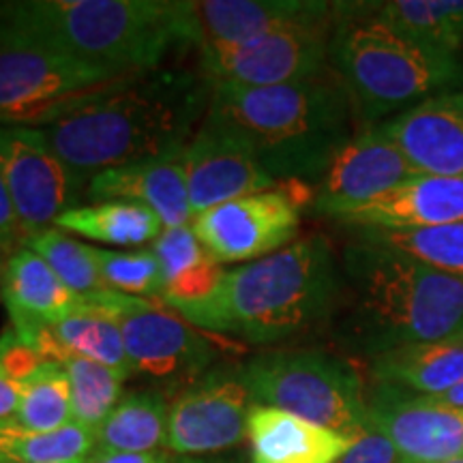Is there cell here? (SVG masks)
I'll return each mask as SVG.
<instances>
[{
	"instance_id": "1",
	"label": "cell",
	"mask_w": 463,
	"mask_h": 463,
	"mask_svg": "<svg viewBox=\"0 0 463 463\" xmlns=\"http://www.w3.org/2000/svg\"><path fill=\"white\" fill-rule=\"evenodd\" d=\"M213 84L187 69H155L120 80L56 120L34 127L78 176L109 167L181 159L200 129Z\"/></svg>"
},
{
	"instance_id": "2",
	"label": "cell",
	"mask_w": 463,
	"mask_h": 463,
	"mask_svg": "<svg viewBox=\"0 0 463 463\" xmlns=\"http://www.w3.org/2000/svg\"><path fill=\"white\" fill-rule=\"evenodd\" d=\"M339 347L364 358L463 335V283L395 249L356 239L339 260L331 320Z\"/></svg>"
},
{
	"instance_id": "3",
	"label": "cell",
	"mask_w": 463,
	"mask_h": 463,
	"mask_svg": "<svg viewBox=\"0 0 463 463\" xmlns=\"http://www.w3.org/2000/svg\"><path fill=\"white\" fill-rule=\"evenodd\" d=\"M337 298V258L326 236L311 234L228 270L215 297L181 316L202 331L273 345L331 326Z\"/></svg>"
},
{
	"instance_id": "4",
	"label": "cell",
	"mask_w": 463,
	"mask_h": 463,
	"mask_svg": "<svg viewBox=\"0 0 463 463\" xmlns=\"http://www.w3.org/2000/svg\"><path fill=\"white\" fill-rule=\"evenodd\" d=\"M208 112L251 144L277 183L317 181L361 125L350 92L331 67L264 89L213 84Z\"/></svg>"
},
{
	"instance_id": "5",
	"label": "cell",
	"mask_w": 463,
	"mask_h": 463,
	"mask_svg": "<svg viewBox=\"0 0 463 463\" xmlns=\"http://www.w3.org/2000/svg\"><path fill=\"white\" fill-rule=\"evenodd\" d=\"M0 33L120 75L155 71L170 45L183 43L176 3L165 0L0 3Z\"/></svg>"
},
{
	"instance_id": "6",
	"label": "cell",
	"mask_w": 463,
	"mask_h": 463,
	"mask_svg": "<svg viewBox=\"0 0 463 463\" xmlns=\"http://www.w3.org/2000/svg\"><path fill=\"white\" fill-rule=\"evenodd\" d=\"M373 3H335L328 67L350 92L363 129L463 89V61L405 42L375 20Z\"/></svg>"
},
{
	"instance_id": "7",
	"label": "cell",
	"mask_w": 463,
	"mask_h": 463,
	"mask_svg": "<svg viewBox=\"0 0 463 463\" xmlns=\"http://www.w3.org/2000/svg\"><path fill=\"white\" fill-rule=\"evenodd\" d=\"M256 405L283 410L356 439L372 427L364 389L347 358L320 347L262 352L242 363Z\"/></svg>"
},
{
	"instance_id": "8",
	"label": "cell",
	"mask_w": 463,
	"mask_h": 463,
	"mask_svg": "<svg viewBox=\"0 0 463 463\" xmlns=\"http://www.w3.org/2000/svg\"><path fill=\"white\" fill-rule=\"evenodd\" d=\"M82 303L118 324L133 375L159 386L184 389L215 367L222 354L215 335L194 326L159 298L129 297L106 288L82 297Z\"/></svg>"
},
{
	"instance_id": "9",
	"label": "cell",
	"mask_w": 463,
	"mask_h": 463,
	"mask_svg": "<svg viewBox=\"0 0 463 463\" xmlns=\"http://www.w3.org/2000/svg\"><path fill=\"white\" fill-rule=\"evenodd\" d=\"M125 78L131 75L0 33V125L43 127Z\"/></svg>"
},
{
	"instance_id": "10",
	"label": "cell",
	"mask_w": 463,
	"mask_h": 463,
	"mask_svg": "<svg viewBox=\"0 0 463 463\" xmlns=\"http://www.w3.org/2000/svg\"><path fill=\"white\" fill-rule=\"evenodd\" d=\"M331 15L294 22L241 45L200 50V73L211 84L264 89L314 78L328 69Z\"/></svg>"
},
{
	"instance_id": "11",
	"label": "cell",
	"mask_w": 463,
	"mask_h": 463,
	"mask_svg": "<svg viewBox=\"0 0 463 463\" xmlns=\"http://www.w3.org/2000/svg\"><path fill=\"white\" fill-rule=\"evenodd\" d=\"M253 402L242 363H219L170 403L167 450L181 457L219 455L247 438Z\"/></svg>"
},
{
	"instance_id": "12",
	"label": "cell",
	"mask_w": 463,
	"mask_h": 463,
	"mask_svg": "<svg viewBox=\"0 0 463 463\" xmlns=\"http://www.w3.org/2000/svg\"><path fill=\"white\" fill-rule=\"evenodd\" d=\"M0 174L26 241L54 228L62 213L75 208L84 181L52 153L34 127L0 125Z\"/></svg>"
},
{
	"instance_id": "13",
	"label": "cell",
	"mask_w": 463,
	"mask_h": 463,
	"mask_svg": "<svg viewBox=\"0 0 463 463\" xmlns=\"http://www.w3.org/2000/svg\"><path fill=\"white\" fill-rule=\"evenodd\" d=\"M300 228V204L281 184L264 194L230 200L194 217L191 230L219 264L256 262L292 245Z\"/></svg>"
},
{
	"instance_id": "14",
	"label": "cell",
	"mask_w": 463,
	"mask_h": 463,
	"mask_svg": "<svg viewBox=\"0 0 463 463\" xmlns=\"http://www.w3.org/2000/svg\"><path fill=\"white\" fill-rule=\"evenodd\" d=\"M194 217L230 200L264 194L277 183L234 127L206 112L181 157Z\"/></svg>"
},
{
	"instance_id": "15",
	"label": "cell",
	"mask_w": 463,
	"mask_h": 463,
	"mask_svg": "<svg viewBox=\"0 0 463 463\" xmlns=\"http://www.w3.org/2000/svg\"><path fill=\"white\" fill-rule=\"evenodd\" d=\"M416 176L420 172L397 144L380 127H369L358 131L317 178L311 208L316 215L341 219Z\"/></svg>"
},
{
	"instance_id": "16",
	"label": "cell",
	"mask_w": 463,
	"mask_h": 463,
	"mask_svg": "<svg viewBox=\"0 0 463 463\" xmlns=\"http://www.w3.org/2000/svg\"><path fill=\"white\" fill-rule=\"evenodd\" d=\"M367 410L402 463H447L463 455V410L384 382L367 391Z\"/></svg>"
},
{
	"instance_id": "17",
	"label": "cell",
	"mask_w": 463,
	"mask_h": 463,
	"mask_svg": "<svg viewBox=\"0 0 463 463\" xmlns=\"http://www.w3.org/2000/svg\"><path fill=\"white\" fill-rule=\"evenodd\" d=\"M322 0H194L176 3L183 43L200 50L241 45L294 22L333 14Z\"/></svg>"
},
{
	"instance_id": "18",
	"label": "cell",
	"mask_w": 463,
	"mask_h": 463,
	"mask_svg": "<svg viewBox=\"0 0 463 463\" xmlns=\"http://www.w3.org/2000/svg\"><path fill=\"white\" fill-rule=\"evenodd\" d=\"M378 127L420 174L463 176V89L431 97Z\"/></svg>"
},
{
	"instance_id": "19",
	"label": "cell",
	"mask_w": 463,
	"mask_h": 463,
	"mask_svg": "<svg viewBox=\"0 0 463 463\" xmlns=\"http://www.w3.org/2000/svg\"><path fill=\"white\" fill-rule=\"evenodd\" d=\"M347 228L416 230L463 223V176L420 174L372 204L337 219Z\"/></svg>"
},
{
	"instance_id": "20",
	"label": "cell",
	"mask_w": 463,
	"mask_h": 463,
	"mask_svg": "<svg viewBox=\"0 0 463 463\" xmlns=\"http://www.w3.org/2000/svg\"><path fill=\"white\" fill-rule=\"evenodd\" d=\"M86 198L97 202H131L146 206L165 230L194 222L187 178L181 159L146 161L97 172L86 187Z\"/></svg>"
},
{
	"instance_id": "21",
	"label": "cell",
	"mask_w": 463,
	"mask_h": 463,
	"mask_svg": "<svg viewBox=\"0 0 463 463\" xmlns=\"http://www.w3.org/2000/svg\"><path fill=\"white\" fill-rule=\"evenodd\" d=\"M0 298L11 326L20 335L52 326L82 305V297L71 292L28 247L15 249L0 270Z\"/></svg>"
},
{
	"instance_id": "22",
	"label": "cell",
	"mask_w": 463,
	"mask_h": 463,
	"mask_svg": "<svg viewBox=\"0 0 463 463\" xmlns=\"http://www.w3.org/2000/svg\"><path fill=\"white\" fill-rule=\"evenodd\" d=\"M247 438L258 463H337L354 442L269 405H253Z\"/></svg>"
},
{
	"instance_id": "23",
	"label": "cell",
	"mask_w": 463,
	"mask_h": 463,
	"mask_svg": "<svg viewBox=\"0 0 463 463\" xmlns=\"http://www.w3.org/2000/svg\"><path fill=\"white\" fill-rule=\"evenodd\" d=\"M369 369L375 382L416 395H442L463 380V335L384 352L369 361Z\"/></svg>"
},
{
	"instance_id": "24",
	"label": "cell",
	"mask_w": 463,
	"mask_h": 463,
	"mask_svg": "<svg viewBox=\"0 0 463 463\" xmlns=\"http://www.w3.org/2000/svg\"><path fill=\"white\" fill-rule=\"evenodd\" d=\"M170 403L164 389L127 392L97 430V450H112V453L165 450Z\"/></svg>"
},
{
	"instance_id": "25",
	"label": "cell",
	"mask_w": 463,
	"mask_h": 463,
	"mask_svg": "<svg viewBox=\"0 0 463 463\" xmlns=\"http://www.w3.org/2000/svg\"><path fill=\"white\" fill-rule=\"evenodd\" d=\"M386 28L419 48L459 56L463 50V0H389L373 3Z\"/></svg>"
},
{
	"instance_id": "26",
	"label": "cell",
	"mask_w": 463,
	"mask_h": 463,
	"mask_svg": "<svg viewBox=\"0 0 463 463\" xmlns=\"http://www.w3.org/2000/svg\"><path fill=\"white\" fill-rule=\"evenodd\" d=\"M54 228L118 247L146 245L164 234V223L146 206L131 202H97L62 213Z\"/></svg>"
},
{
	"instance_id": "27",
	"label": "cell",
	"mask_w": 463,
	"mask_h": 463,
	"mask_svg": "<svg viewBox=\"0 0 463 463\" xmlns=\"http://www.w3.org/2000/svg\"><path fill=\"white\" fill-rule=\"evenodd\" d=\"M52 335L62 350L71 356H84L106 364L116 373L129 380L133 375L131 363L127 358L123 333L118 324L95 307L80 305L71 316L52 324Z\"/></svg>"
},
{
	"instance_id": "28",
	"label": "cell",
	"mask_w": 463,
	"mask_h": 463,
	"mask_svg": "<svg viewBox=\"0 0 463 463\" xmlns=\"http://www.w3.org/2000/svg\"><path fill=\"white\" fill-rule=\"evenodd\" d=\"M352 234L356 239L395 249L403 256L419 260L420 264L463 283V223L416 230L352 228Z\"/></svg>"
},
{
	"instance_id": "29",
	"label": "cell",
	"mask_w": 463,
	"mask_h": 463,
	"mask_svg": "<svg viewBox=\"0 0 463 463\" xmlns=\"http://www.w3.org/2000/svg\"><path fill=\"white\" fill-rule=\"evenodd\" d=\"M97 450V431L69 422L56 431H24L0 425V457L14 463H73L89 459Z\"/></svg>"
},
{
	"instance_id": "30",
	"label": "cell",
	"mask_w": 463,
	"mask_h": 463,
	"mask_svg": "<svg viewBox=\"0 0 463 463\" xmlns=\"http://www.w3.org/2000/svg\"><path fill=\"white\" fill-rule=\"evenodd\" d=\"M20 408L11 425L24 431H56L73 422L71 384L62 363L48 361L22 382Z\"/></svg>"
},
{
	"instance_id": "31",
	"label": "cell",
	"mask_w": 463,
	"mask_h": 463,
	"mask_svg": "<svg viewBox=\"0 0 463 463\" xmlns=\"http://www.w3.org/2000/svg\"><path fill=\"white\" fill-rule=\"evenodd\" d=\"M65 369L71 384L73 422L97 431L123 399L125 378L106 364L84 356H71Z\"/></svg>"
},
{
	"instance_id": "32",
	"label": "cell",
	"mask_w": 463,
	"mask_h": 463,
	"mask_svg": "<svg viewBox=\"0 0 463 463\" xmlns=\"http://www.w3.org/2000/svg\"><path fill=\"white\" fill-rule=\"evenodd\" d=\"M24 247L33 249L54 270L58 279L78 297H89V294L106 289L99 266L92 256V247L71 239L65 232L48 228L42 234L31 236Z\"/></svg>"
},
{
	"instance_id": "33",
	"label": "cell",
	"mask_w": 463,
	"mask_h": 463,
	"mask_svg": "<svg viewBox=\"0 0 463 463\" xmlns=\"http://www.w3.org/2000/svg\"><path fill=\"white\" fill-rule=\"evenodd\" d=\"M92 256L99 266L101 279L108 289L129 294V297L159 298L164 294V275L153 249L120 253L92 247Z\"/></svg>"
},
{
	"instance_id": "34",
	"label": "cell",
	"mask_w": 463,
	"mask_h": 463,
	"mask_svg": "<svg viewBox=\"0 0 463 463\" xmlns=\"http://www.w3.org/2000/svg\"><path fill=\"white\" fill-rule=\"evenodd\" d=\"M153 251L161 264L164 283L208 258L206 249L202 247V242L198 241V236L194 234L191 225L165 230L164 234L155 241Z\"/></svg>"
},
{
	"instance_id": "35",
	"label": "cell",
	"mask_w": 463,
	"mask_h": 463,
	"mask_svg": "<svg viewBox=\"0 0 463 463\" xmlns=\"http://www.w3.org/2000/svg\"><path fill=\"white\" fill-rule=\"evenodd\" d=\"M43 363L42 352L34 347L31 341L22 337L14 326H7L0 335V373L5 378L22 384L26 378L37 372Z\"/></svg>"
},
{
	"instance_id": "36",
	"label": "cell",
	"mask_w": 463,
	"mask_h": 463,
	"mask_svg": "<svg viewBox=\"0 0 463 463\" xmlns=\"http://www.w3.org/2000/svg\"><path fill=\"white\" fill-rule=\"evenodd\" d=\"M337 463H399V455L384 433L369 427L363 436L352 442V447Z\"/></svg>"
},
{
	"instance_id": "37",
	"label": "cell",
	"mask_w": 463,
	"mask_h": 463,
	"mask_svg": "<svg viewBox=\"0 0 463 463\" xmlns=\"http://www.w3.org/2000/svg\"><path fill=\"white\" fill-rule=\"evenodd\" d=\"M24 232H22V225L17 222L15 206L11 202L3 174H0V251L24 247Z\"/></svg>"
},
{
	"instance_id": "38",
	"label": "cell",
	"mask_w": 463,
	"mask_h": 463,
	"mask_svg": "<svg viewBox=\"0 0 463 463\" xmlns=\"http://www.w3.org/2000/svg\"><path fill=\"white\" fill-rule=\"evenodd\" d=\"M84 463H174L165 450L161 453H112V450H95Z\"/></svg>"
},
{
	"instance_id": "39",
	"label": "cell",
	"mask_w": 463,
	"mask_h": 463,
	"mask_svg": "<svg viewBox=\"0 0 463 463\" xmlns=\"http://www.w3.org/2000/svg\"><path fill=\"white\" fill-rule=\"evenodd\" d=\"M20 399H22V386L0 373V425L14 422L17 408H20Z\"/></svg>"
},
{
	"instance_id": "40",
	"label": "cell",
	"mask_w": 463,
	"mask_h": 463,
	"mask_svg": "<svg viewBox=\"0 0 463 463\" xmlns=\"http://www.w3.org/2000/svg\"><path fill=\"white\" fill-rule=\"evenodd\" d=\"M433 399H436L438 403H444V405H450V408L463 410V380L457 386H453L450 391L442 392V395H436Z\"/></svg>"
},
{
	"instance_id": "41",
	"label": "cell",
	"mask_w": 463,
	"mask_h": 463,
	"mask_svg": "<svg viewBox=\"0 0 463 463\" xmlns=\"http://www.w3.org/2000/svg\"><path fill=\"white\" fill-rule=\"evenodd\" d=\"M174 463H245L241 457L232 455H206V457H181L174 459Z\"/></svg>"
},
{
	"instance_id": "42",
	"label": "cell",
	"mask_w": 463,
	"mask_h": 463,
	"mask_svg": "<svg viewBox=\"0 0 463 463\" xmlns=\"http://www.w3.org/2000/svg\"><path fill=\"white\" fill-rule=\"evenodd\" d=\"M447 463H463V455H461V457H455V459H450V461H447Z\"/></svg>"
},
{
	"instance_id": "43",
	"label": "cell",
	"mask_w": 463,
	"mask_h": 463,
	"mask_svg": "<svg viewBox=\"0 0 463 463\" xmlns=\"http://www.w3.org/2000/svg\"><path fill=\"white\" fill-rule=\"evenodd\" d=\"M86 459H82V461H73V463H84ZM5 463H14V461H5Z\"/></svg>"
},
{
	"instance_id": "44",
	"label": "cell",
	"mask_w": 463,
	"mask_h": 463,
	"mask_svg": "<svg viewBox=\"0 0 463 463\" xmlns=\"http://www.w3.org/2000/svg\"><path fill=\"white\" fill-rule=\"evenodd\" d=\"M0 463H5V459H3V457H0Z\"/></svg>"
},
{
	"instance_id": "45",
	"label": "cell",
	"mask_w": 463,
	"mask_h": 463,
	"mask_svg": "<svg viewBox=\"0 0 463 463\" xmlns=\"http://www.w3.org/2000/svg\"><path fill=\"white\" fill-rule=\"evenodd\" d=\"M251 463H258V461H251Z\"/></svg>"
},
{
	"instance_id": "46",
	"label": "cell",
	"mask_w": 463,
	"mask_h": 463,
	"mask_svg": "<svg viewBox=\"0 0 463 463\" xmlns=\"http://www.w3.org/2000/svg\"><path fill=\"white\" fill-rule=\"evenodd\" d=\"M399 463H402V461H399Z\"/></svg>"
}]
</instances>
